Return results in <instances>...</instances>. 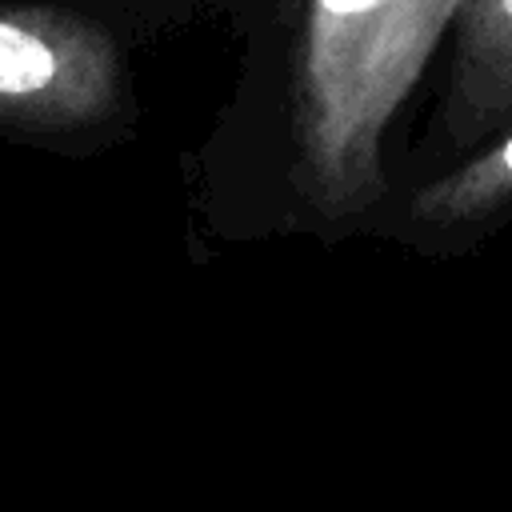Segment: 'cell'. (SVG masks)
<instances>
[{
	"instance_id": "obj_3",
	"label": "cell",
	"mask_w": 512,
	"mask_h": 512,
	"mask_svg": "<svg viewBox=\"0 0 512 512\" xmlns=\"http://www.w3.org/2000/svg\"><path fill=\"white\" fill-rule=\"evenodd\" d=\"M56 52L32 32L0 20V100H32L56 84Z\"/></svg>"
},
{
	"instance_id": "obj_1",
	"label": "cell",
	"mask_w": 512,
	"mask_h": 512,
	"mask_svg": "<svg viewBox=\"0 0 512 512\" xmlns=\"http://www.w3.org/2000/svg\"><path fill=\"white\" fill-rule=\"evenodd\" d=\"M512 224V124L432 176L392 188L368 236L428 260L468 256Z\"/></svg>"
},
{
	"instance_id": "obj_2",
	"label": "cell",
	"mask_w": 512,
	"mask_h": 512,
	"mask_svg": "<svg viewBox=\"0 0 512 512\" xmlns=\"http://www.w3.org/2000/svg\"><path fill=\"white\" fill-rule=\"evenodd\" d=\"M512 124V0H464L444 100V160Z\"/></svg>"
}]
</instances>
